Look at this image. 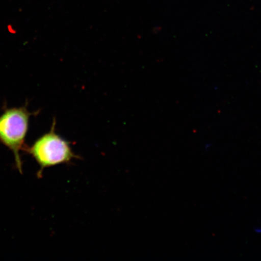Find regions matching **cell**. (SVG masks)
I'll list each match as a JSON object with an SVG mask.
<instances>
[{"mask_svg": "<svg viewBox=\"0 0 261 261\" xmlns=\"http://www.w3.org/2000/svg\"><path fill=\"white\" fill-rule=\"evenodd\" d=\"M55 122L50 132L36 140L31 147H28L29 154L40 166L38 177L44 169L62 164H71L79 156L75 154L70 143L55 133Z\"/></svg>", "mask_w": 261, "mask_h": 261, "instance_id": "obj_1", "label": "cell"}, {"mask_svg": "<svg viewBox=\"0 0 261 261\" xmlns=\"http://www.w3.org/2000/svg\"><path fill=\"white\" fill-rule=\"evenodd\" d=\"M31 113L25 107L6 110L0 116V142L11 150L14 155L16 167L22 174L21 151L28 146L25 140L29 129Z\"/></svg>", "mask_w": 261, "mask_h": 261, "instance_id": "obj_2", "label": "cell"}, {"mask_svg": "<svg viewBox=\"0 0 261 261\" xmlns=\"http://www.w3.org/2000/svg\"><path fill=\"white\" fill-rule=\"evenodd\" d=\"M254 231L256 233L261 234V227H254Z\"/></svg>", "mask_w": 261, "mask_h": 261, "instance_id": "obj_3", "label": "cell"}, {"mask_svg": "<svg viewBox=\"0 0 261 261\" xmlns=\"http://www.w3.org/2000/svg\"><path fill=\"white\" fill-rule=\"evenodd\" d=\"M211 146V144H207V145H205V149L207 150V149H210Z\"/></svg>", "mask_w": 261, "mask_h": 261, "instance_id": "obj_4", "label": "cell"}]
</instances>
